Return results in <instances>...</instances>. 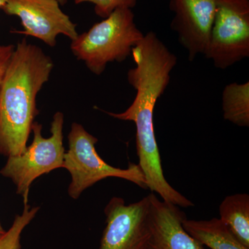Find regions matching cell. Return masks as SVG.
<instances>
[{
    "label": "cell",
    "mask_w": 249,
    "mask_h": 249,
    "mask_svg": "<svg viewBox=\"0 0 249 249\" xmlns=\"http://www.w3.org/2000/svg\"><path fill=\"white\" fill-rule=\"evenodd\" d=\"M53 62L24 38L18 43L0 89V155H22L36 116V98L48 82Z\"/></svg>",
    "instance_id": "6da1fadb"
},
{
    "label": "cell",
    "mask_w": 249,
    "mask_h": 249,
    "mask_svg": "<svg viewBox=\"0 0 249 249\" xmlns=\"http://www.w3.org/2000/svg\"><path fill=\"white\" fill-rule=\"evenodd\" d=\"M143 36L132 9H119L72 40L71 50L90 71L101 75L109 62L125 60Z\"/></svg>",
    "instance_id": "7a4b0ae2"
},
{
    "label": "cell",
    "mask_w": 249,
    "mask_h": 249,
    "mask_svg": "<svg viewBox=\"0 0 249 249\" xmlns=\"http://www.w3.org/2000/svg\"><path fill=\"white\" fill-rule=\"evenodd\" d=\"M68 142L69 150L65 154L62 168L71 174L68 194L72 199H78L85 190L109 178H123L147 189L145 177L139 165L130 163L127 168L121 169L108 164L96 151L98 139L81 124H72Z\"/></svg>",
    "instance_id": "3957f363"
},
{
    "label": "cell",
    "mask_w": 249,
    "mask_h": 249,
    "mask_svg": "<svg viewBox=\"0 0 249 249\" xmlns=\"http://www.w3.org/2000/svg\"><path fill=\"white\" fill-rule=\"evenodd\" d=\"M63 125V114L58 111L54 114L51 125L52 136L44 138L42 124L35 121L32 126L34 139L31 145L22 155L8 157L6 164L0 170L2 176L12 180L16 185L24 205L29 202V191L34 180L62 168L65 154Z\"/></svg>",
    "instance_id": "277c9868"
},
{
    "label": "cell",
    "mask_w": 249,
    "mask_h": 249,
    "mask_svg": "<svg viewBox=\"0 0 249 249\" xmlns=\"http://www.w3.org/2000/svg\"><path fill=\"white\" fill-rule=\"evenodd\" d=\"M148 196L126 204L111 198L104 210L106 227L99 249H144L149 235Z\"/></svg>",
    "instance_id": "5b68a950"
},
{
    "label": "cell",
    "mask_w": 249,
    "mask_h": 249,
    "mask_svg": "<svg viewBox=\"0 0 249 249\" xmlns=\"http://www.w3.org/2000/svg\"><path fill=\"white\" fill-rule=\"evenodd\" d=\"M205 56L226 70L249 57V11L218 4Z\"/></svg>",
    "instance_id": "8992f818"
},
{
    "label": "cell",
    "mask_w": 249,
    "mask_h": 249,
    "mask_svg": "<svg viewBox=\"0 0 249 249\" xmlns=\"http://www.w3.org/2000/svg\"><path fill=\"white\" fill-rule=\"evenodd\" d=\"M0 9L20 19L24 30L16 33L35 37L50 47L56 45L60 34L71 40L78 37L76 24L62 12L56 0H7Z\"/></svg>",
    "instance_id": "52a82bcc"
},
{
    "label": "cell",
    "mask_w": 249,
    "mask_h": 249,
    "mask_svg": "<svg viewBox=\"0 0 249 249\" xmlns=\"http://www.w3.org/2000/svg\"><path fill=\"white\" fill-rule=\"evenodd\" d=\"M169 6L174 14L171 29L188 52L189 61L199 54L205 55L217 12V0H170Z\"/></svg>",
    "instance_id": "ba28073f"
},
{
    "label": "cell",
    "mask_w": 249,
    "mask_h": 249,
    "mask_svg": "<svg viewBox=\"0 0 249 249\" xmlns=\"http://www.w3.org/2000/svg\"><path fill=\"white\" fill-rule=\"evenodd\" d=\"M149 235L144 249H205L185 231V213L178 206L160 200L155 193L147 196Z\"/></svg>",
    "instance_id": "9c48e42d"
},
{
    "label": "cell",
    "mask_w": 249,
    "mask_h": 249,
    "mask_svg": "<svg viewBox=\"0 0 249 249\" xmlns=\"http://www.w3.org/2000/svg\"><path fill=\"white\" fill-rule=\"evenodd\" d=\"M183 227L195 240L211 249H249L236 238L219 218L210 220H190L186 218Z\"/></svg>",
    "instance_id": "30bf717a"
},
{
    "label": "cell",
    "mask_w": 249,
    "mask_h": 249,
    "mask_svg": "<svg viewBox=\"0 0 249 249\" xmlns=\"http://www.w3.org/2000/svg\"><path fill=\"white\" fill-rule=\"evenodd\" d=\"M219 219L229 227L236 238L249 248V196L234 194L227 196L219 208Z\"/></svg>",
    "instance_id": "8fae6325"
},
{
    "label": "cell",
    "mask_w": 249,
    "mask_h": 249,
    "mask_svg": "<svg viewBox=\"0 0 249 249\" xmlns=\"http://www.w3.org/2000/svg\"><path fill=\"white\" fill-rule=\"evenodd\" d=\"M223 116L239 126L249 127V82L226 85L222 92Z\"/></svg>",
    "instance_id": "7c38bea8"
},
{
    "label": "cell",
    "mask_w": 249,
    "mask_h": 249,
    "mask_svg": "<svg viewBox=\"0 0 249 249\" xmlns=\"http://www.w3.org/2000/svg\"><path fill=\"white\" fill-rule=\"evenodd\" d=\"M39 209L31 208L29 204L24 205L22 213L16 215L9 230L0 236V249H21L23 231L36 217Z\"/></svg>",
    "instance_id": "4fadbf2b"
},
{
    "label": "cell",
    "mask_w": 249,
    "mask_h": 249,
    "mask_svg": "<svg viewBox=\"0 0 249 249\" xmlns=\"http://www.w3.org/2000/svg\"><path fill=\"white\" fill-rule=\"evenodd\" d=\"M74 2L76 4L91 3L94 5L95 14L105 19L116 9H133L137 0H74Z\"/></svg>",
    "instance_id": "5bb4252c"
},
{
    "label": "cell",
    "mask_w": 249,
    "mask_h": 249,
    "mask_svg": "<svg viewBox=\"0 0 249 249\" xmlns=\"http://www.w3.org/2000/svg\"><path fill=\"white\" fill-rule=\"evenodd\" d=\"M16 47L13 45H0V89L4 80L6 70L14 53Z\"/></svg>",
    "instance_id": "9a60e30c"
},
{
    "label": "cell",
    "mask_w": 249,
    "mask_h": 249,
    "mask_svg": "<svg viewBox=\"0 0 249 249\" xmlns=\"http://www.w3.org/2000/svg\"><path fill=\"white\" fill-rule=\"evenodd\" d=\"M218 4L228 5L242 11H249V0H217Z\"/></svg>",
    "instance_id": "2e32d148"
},
{
    "label": "cell",
    "mask_w": 249,
    "mask_h": 249,
    "mask_svg": "<svg viewBox=\"0 0 249 249\" xmlns=\"http://www.w3.org/2000/svg\"><path fill=\"white\" fill-rule=\"evenodd\" d=\"M56 1H58L60 5H62V6L66 4L67 2V0H56Z\"/></svg>",
    "instance_id": "e0dca14e"
},
{
    "label": "cell",
    "mask_w": 249,
    "mask_h": 249,
    "mask_svg": "<svg viewBox=\"0 0 249 249\" xmlns=\"http://www.w3.org/2000/svg\"><path fill=\"white\" fill-rule=\"evenodd\" d=\"M5 232L4 229H3L2 226H1V223H0V236H1Z\"/></svg>",
    "instance_id": "ac0fdd59"
},
{
    "label": "cell",
    "mask_w": 249,
    "mask_h": 249,
    "mask_svg": "<svg viewBox=\"0 0 249 249\" xmlns=\"http://www.w3.org/2000/svg\"><path fill=\"white\" fill-rule=\"evenodd\" d=\"M7 1V0H0V9Z\"/></svg>",
    "instance_id": "d6986e66"
}]
</instances>
